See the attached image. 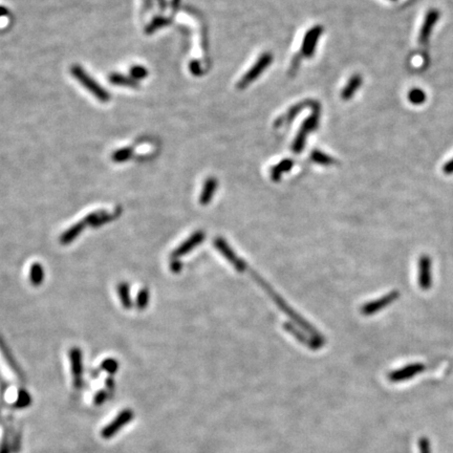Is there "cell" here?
Returning a JSON list of instances; mask_svg holds the SVG:
<instances>
[{"instance_id": "6da1fadb", "label": "cell", "mask_w": 453, "mask_h": 453, "mask_svg": "<svg viewBox=\"0 0 453 453\" xmlns=\"http://www.w3.org/2000/svg\"><path fill=\"white\" fill-rule=\"evenodd\" d=\"M70 72L74 77L77 79L86 90H88L96 99L103 103L110 101V94L107 92L102 86L96 83V81H94L80 66H72Z\"/></svg>"}, {"instance_id": "7a4b0ae2", "label": "cell", "mask_w": 453, "mask_h": 453, "mask_svg": "<svg viewBox=\"0 0 453 453\" xmlns=\"http://www.w3.org/2000/svg\"><path fill=\"white\" fill-rule=\"evenodd\" d=\"M418 282L420 288L428 290L432 286V266H431V258L428 255H422L418 258Z\"/></svg>"}, {"instance_id": "3957f363", "label": "cell", "mask_w": 453, "mask_h": 453, "mask_svg": "<svg viewBox=\"0 0 453 453\" xmlns=\"http://www.w3.org/2000/svg\"><path fill=\"white\" fill-rule=\"evenodd\" d=\"M398 296H400V293H398V290H392V292L388 293L387 295L381 297L380 299L368 302V304H366L362 306L361 308L362 314L366 316L374 315L376 312H380L382 308L392 304V302H394L398 298Z\"/></svg>"}, {"instance_id": "277c9868", "label": "cell", "mask_w": 453, "mask_h": 453, "mask_svg": "<svg viewBox=\"0 0 453 453\" xmlns=\"http://www.w3.org/2000/svg\"><path fill=\"white\" fill-rule=\"evenodd\" d=\"M425 370V365L422 363H412L406 365L405 368H402L398 370H394L390 374V380L392 382H402L412 378L420 372H423Z\"/></svg>"}, {"instance_id": "5b68a950", "label": "cell", "mask_w": 453, "mask_h": 453, "mask_svg": "<svg viewBox=\"0 0 453 453\" xmlns=\"http://www.w3.org/2000/svg\"><path fill=\"white\" fill-rule=\"evenodd\" d=\"M440 19V12L438 10H430L427 13L425 20L423 22L422 28L420 30V36H418V42L420 44L426 46L429 38L431 36V32H432L434 24L438 22Z\"/></svg>"}, {"instance_id": "8992f818", "label": "cell", "mask_w": 453, "mask_h": 453, "mask_svg": "<svg viewBox=\"0 0 453 453\" xmlns=\"http://www.w3.org/2000/svg\"><path fill=\"white\" fill-rule=\"evenodd\" d=\"M204 240V232L198 231L196 233L192 234L186 242H182L178 248H176V249L174 252H172L171 258H176V260H178V257L189 253L198 244H200Z\"/></svg>"}, {"instance_id": "52a82bcc", "label": "cell", "mask_w": 453, "mask_h": 453, "mask_svg": "<svg viewBox=\"0 0 453 453\" xmlns=\"http://www.w3.org/2000/svg\"><path fill=\"white\" fill-rule=\"evenodd\" d=\"M215 246L222 252V254L228 260L235 268L237 271H244L246 270V264L240 260V258H237V256L233 253V251L230 249V246H228L222 238H216L214 242Z\"/></svg>"}, {"instance_id": "ba28073f", "label": "cell", "mask_w": 453, "mask_h": 453, "mask_svg": "<svg viewBox=\"0 0 453 453\" xmlns=\"http://www.w3.org/2000/svg\"><path fill=\"white\" fill-rule=\"evenodd\" d=\"M116 215H118V211L116 213L112 214V213H107L104 210H99V211L88 213L83 218V222H85L86 226L90 224V226H92L94 228H96V226H100L104 224L110 222L114 218H116Z\"/></svg>"}, {"instance_id": "9c48e42d", "label": "cell", "mask_w": 453, "mask_h": 453, "mask_svg": "<svg viewBox=\"0 0 453 453\" xmlns=\"http://www.w3.org/2000/svg\"><path fill=\"white\" fill-rule=\"evenodd\" d=\"M70 360L72 374L76 385H80L81 374H82V354L80 348H72L70 350Z\"/></svg>"}, {"instance_id": "30bf717a", "label": "cell", "mask_w": 453, "mask_h": 453, "mask_svg": "<svg viewBox=\"0 0 453 453\" xmlns=\"http://www.w3.org/2000/svg\"><path fill=\"white\" fill-rule=\"evenodd\" d=\"M85 226L86 224L83 222V220L70 226L68 230H66L61 234L60 238H59L61 244L66 246V244H70L72 242H74L85 229Z\"/></svg>"}, {"instance_id": "8fae6325", "label": "cell", "mask_w": 453, "mask_h": 453, "mask_svg": "<svg viewBox=\"0 0 453 453\" xmlns=\"http://www.w3.org/2000/svg\"><path fill=\"white\" fill-rule=\"evenodd\" d=\"M271 61H272L271 55H264V57H262L260 60L255 64V66L246 74V77L240 82V85L242 86H246L248 83L253 81L257 77V76L260 74L266 68V66H268V64H270V62H271Z\"/></svg>"}, {"instance_id": "7c38bea8", "label": "cell", "mask_w": 453, "mask_h": 453, "mask_svg": "<svg viewBox=\"0 0 453 453\" xmlns=\"http://www.w3.org/2000/svg\"><path fill=\"white\" fill-rule=\"evenodd\" d=\"M44 268L39 264V262H34L30 266V272H28V277H30V282L34 286H39L43 282H44Z\"/></svg>"}, {"instance_id": "4fadbf2b", "label": "cell", "mask_w": 453, "mask_h": 453, "mask_svg": "<svg viewBox=\"0 0 453 453\" xmlns=\"http://www.w3.org/2000/svg\"><path fill=\"white\" fill-rule=\"evenodd\" d=\"M116 293L118 295V298H120L121 304L123 306L124 308L129 310L132 306V301L130 297V288H129V284L127 282H120L116 284Z\"/></svg>"}, {"instance_id": "5bb4252c", "label": "cell", "mask_w": 453, "mask_h": 453, "mask_svg": "<svg viewBox=\"0 0 453 453\" xmlns=\"http://www.w3.org/2000/svg\"><path fill=\"white\" fill-rule=\"evenodd\" d=\"M108 80L114 85L127 86V88H138V83L136 80H134L132 77H127V76H123L121 74H112L110 76Z\"/></svg>"}, {"instance_id": "9a60e30c", "label": "cell", "mask_w": 453, "mask_h": 453, "mask_svg": "<svg viewBox=\"0 0 453 453\" xmlns=\"http://www.w3.org/2000/svg\"><path fill=\"white\" fill-rule=\"evenodd\" d=\"M215 188H216V180H215L214 178H209L206 182V184H204L202 196L200 198V202L202 204H204H204H209V202L211 200V198L213 196V193L215 191Z\"/></svg>"}, {"instance_id": "2e32d148", "label": "cell", "mask_w": 453, "mask_h": 453, "mask_svg": "<svg viewBox=\"0 0 453 453\" xmlns=\"http://www.w3.org/2000/svg\"><path fill=\"white\" fill-rule=\"evenodd\" d=\"M361 83H362V78L360 77V76L359 74L354 76V77L350 79V81L348 82L346 88H345V90H343V98L350 99V96L354 94V92L359 88Z\"/></svg>"}, {"instance_id": "e0dca14e", "label": "cell", "mask_w": 453, "mask_h": 453, "mask_svg": "<svg viewBox=\"0 0 453 453\" xmlns=\"http://www.w3.org/2000/svg\"><path fill=\"white\" fill-rule=\"evenodd\" d=\"M408 100L414 105H420L426 101V94L420 88H412L408 92Z\"/></svg>"}, {"instance_id": "ac0fdd59", "label": "cell", "mask_w": 453, "mask_h": 453, "mask_svg": "<svg viewBox=\"0 0 453 453\" xmlns=\"http://www.w3.org/2000/svg\"><path fill=\"white\" fill-rule=\"evenodd\" d=\"M149 304V290L143 288L138 290L136 299V306L138 310H145Z\"/></svg>"}, {"instance_id": "d6986e66", "label": "cell", "mask_w": 453, "mask_h": 453, "mask_svg": "<svg viewBox=\"0 0 453 453\" xmlns=\"http://www.w3.org/2000/svg\"><path fill=\"white\" fill-rule=\"evenodd\" d=\"M132 156V148H122L116 150L112 154V158L116 163H123V162L130 158Z\"/></svg>"}, {"instance_id": "ffe728a7", "label": "cell", "mask_w": 453, "mask_h": 453, "mask_svg": "<svg viewBox=\"0 0 453 453\" xmlns=\"http://www.w3.org/2000/svg\"><path fill=\"white\" fill-rule=\"evenodd\" d=\"M147 74H148V72L144 66H136L130 68V76L134 80L144 79L147 77Z\"/></svg>"}, {"instance_id": "44dd1931", "label": "cell", "mask_w": 453, "mask_h": 453, "mask_svg": "<svg viewBox=\"0 0 453 453\" xmlns=\"http://www.w3.org/2000/svg\"><path fill=\"white\" fill-rule=\"evenodd\" d=\"M292 165H293V163H292V162H290V160L282 162V163L279 165L278 168H275V169L273 170V172H272L273 178H274V180H278L279 176H280V174H282V172L288 170L290 167H292Z\"/></svg>"}, {"instance_id": "7402d4cb", "label": "cell", "mask_w": 453, "mask_h": 453, "mask_svg": "<svg viewBox=\"0 0 453 453\" xmlns=\"http://www.w3.org/2000/svg\"><path fill=\"white\" fill-rule=\"evenodd\" d=\"M101 366H102V368L104 370L108 372L110 374H114V372H116V370L118 368V362L114 359L110 358V359H105Z\"/></svg>"}, {"instance_id": "603a6c76", "label": "cell", "mask_w": 453, "mask_h": 453, "mask_svg": "<svg viewBox=\"0 0 453 453\" xmlns=\"http://www.w3.org/2000/svg\"><path fill=\"white\" fill-rule=\"evenodd\" d=\"M164 24H166V20H165L164 18L158 17V18L154 19L152 22H151V24L146 28V33H148V34L152 33V32H154L156 28H160Z\"/></svg>"}, {"instance_id": "cb8c5ba5", "label": "cell", "mask_w": 453, "mask_h": 453, "mask_svg": "<svg viewBox=\"0 0 453 453\" xmlns=\"http://www.w3.org/2000/svg\"><path fill=\"white\" fill-rule=\"evenodd\" d=\"M317 37H318V33L316 32V33H310V35H308V37L306 38V52L308 54V55H310V50H312L315 46V41L317 40Z\"/></svg>"}, {"instance_id": "d4e9b609", "label": "cell", "mask_w": 453, "mask_h": 453, "mask_svg": "<svg viewBox=\"0 0 453 453\" xmlns=\"http://www.w3.org/2000/svg\"><path fill=\"white\" fill-rule=\"evenodd\" d=\"M418 448L420 453H431L430 449V443L429 440L426 438H422L418 440Z\"/></svg>"}, {"instance_id": "484cf974", "label": "cell", "mask_w": 453, "mask_h": 453, "mask_svg": "<svg viewBox=\"0 0 453 453\" xmlns=\"http://www.w3.org/2000/svg\"><path fill=\"white\" fill-rule=\"evenodd\" d=\"M312 158H314L317 163H320V164H330L332 160H330V158L328 156H326V154H322L320 152H315L314 154H312Z\"/></svg>"}, {"instance_id": "4316f807", "label": "cell", "mask_w": 453, "mask_h": 453, "mask_svg": "<svg viewBox=\"0 0 453 453\" xmlns=\"http://www.w3.org/2000/svg\"><path fill=\"white\" fill-rule=\"evenodd\" d=\"M170 268L171 271L174 273H180L182 270V264L178 260H176V258H171V262H170Z\"/></svg>"}, {"instance_id": "83f0119b", "label": "cell", "mask_w": 453, "mask_h": 453, "mask_svg": "<svg viewBox=\"0 0 453 453\" xmlns=\"http://www.w3.org/2000/svg\"><path fill=\"white\" fill-rule=\"evenodd\" d=\"M443 172L445 174H453V158L443 166Z\"/></svg>"}, {"instance_id": "f1b7e54d", "label": "cell", "mask_w": 453, "mask_h": 453, "mask_svg": "<svg viewBox=\"0 0 453 453\" xmlns=\"http://www.w3.org/2000/svg\"><path fill=\"white\" fill-rule=\"evenodd\" d=\"M8 10L4 6H0V17H2V16H6L8 15Z\"/></svg>"}, {"instance_id": "f546056e", "label": "cell", "mask_w": 453, "mask_h": 453, "mask_svg": "<svg viewBox=\"0 0 453 453\" xmlns=\"http://www.w3.org/2000/svg\"><path fill=\"white\" fill-rule=\"evenodd\" d=\"M392 2H396V0H392Z\"/></svg>"}]
</instances>
